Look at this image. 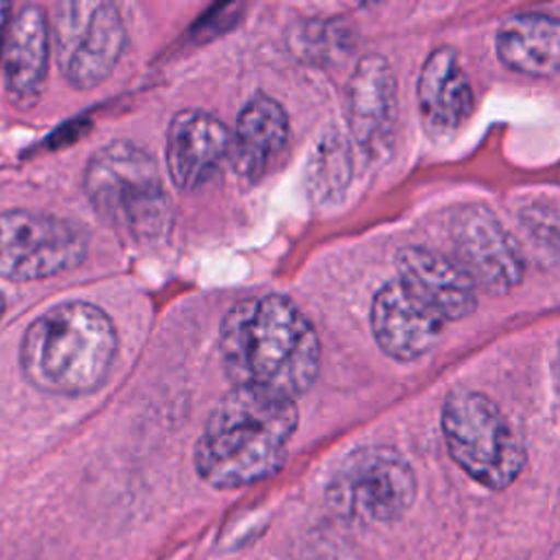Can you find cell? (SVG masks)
Listing matches in <instances>:
<instances>
[{"mask_svg": "<svg viewBox=\"0 0 560 560\" xmlns=\"http://www.w3.org/2000/svg\"><path fill=\"white\" fill-rule=\"evenodd\" d=\"M289 142V116L269 94L252 96L238 112L230 140V162L236 175L256 182L282 155Z\"/></svg>", "mask_w": 560, "mask_h": 560, "instance_id": "2e32d148", "label": "cell"}, {"mask_svg": "<svg viewBox=\"0 0 560 560\" xmlns=\"http://www.w3.org/2000/svg\"><path fill=\"white\" fill-rule=\"evenodd\" d=\"M50 55V24L42 7L24 4L11 18L4 42L7 94L18 107H31L42 94Z\"/></svg>", "mask_w": 560, "mask_h": 560, "instance_id": "9a60e30c", "label": "cell"}, {"mask_svg": "<svg viewBox=\"0 0 560 560\" xmlns=\"http://www.w3.org/2000/svg\"><path fill=\"white\" fill-rule=\"evenodd\" d=\"M90 236L72 219L39 210L13 208L0 212V276L28 282L79 267Z\"/></svg>", "mask_w": 560, "mask_h": 560, "instance_id": "52a82bcc", "label": "cell"}, {"mask_svg": "<svg viewBox=\"0 0 560 560\" xmlns=\"http://www.w3.org/2000/svg\"><path fill=\"white\" fill-rule=\"evenodd\" d=\"M293 398L254 387H232L210 411L192 451L199 479L234 490L273 477L298 429Z\"/></svg>", "mask_w": 560, "mask_h": 560, "instance_id": "7a4b0ae2", "label": "cell"}, {"mask_svg": "<svg viewBox=\"0 0 560 560\" xmlns=\"http://www.w3.org/2000/svg\"><path fill=\"white\" fill-rule=\"evenodd\" d=\"M55 57L66 81L79 90L98 85L125 48V24L107 0H74L55 7L50 26Z\"/></svg>", "mask_w": 560, "mask_h": 560, "instance_id": "ba28073f", "label": "cell"}, {"mask_svg": "<svg viewBox=\"0 0 560 560\" xmlns=\"http://www.w3.org/2000/svg\"><path fill=\"white\" fill-rule=\"evenodd\" d=\"M118 350L109 315L83 300L50 306L22 335L20 365L42 392L83 396L103 385Z\"/></svg>", "mask_w": 560, "mask_h": 560, "instance_id": "3957f363", "label": "cell"}, {"mask_svg": "<svg viewBox=\"0 0 560 560\" xmlns=\"http://www.w3.org/2000/svg\"><path fill=\"white\" fill-rule=\"evenodd\" d=\"M346 116L352 140L370 155L383 153L396 131V79L383 55H365L350 74Z\"/></svg>", "mask_w": 560, "mask_h": 560, "instance_id": "8fae6325", "label": "cell"}, {"mask_svg": "<svg viewBox=\"0 0 560 560\" xmlns=\"http://www.w3.org/2000/svg\"><path fill=\"white\" fill-rule=\"evenodd\" d=\"M232 131L203 109H182L166 131V168L179 190L203 186L230 158Z\"/></svg>", "mask_w": 560, "mask_h": 560, "instance_id": "7c38bea8", "label": "cell"}, {"mask_svg": "<svg viewBox=\"0 0 560 560\" xmlns=\"http://www.w3.org/2000/svg\"><path fill=\"white\" fill-rule=\"evenodd\" d=\"M416 475L411 464L392 446L374 444L352 451L332 472L326 501L352 521H398L416 499Z\"/></svg>", "mask_w": 560, "mask_h": 560, "instance_id": "8992f818", "label": "cell"}, {"mask_svg": "<svg viewBox=\"0 0 560 560\" xmlns=\"http://www.w3.org/2000/svg\"><path fill=\"white\" fill-rule=\"evenodd\" d=\"M2 313H4V298H2V293H0V319H2Z\"/></svg>", "mask_w": 560, "mask_h": 560, "instance_id": "d6986e66", "label": "cell"}, {"mask_svg": "<svg viewBox=\"0 0 560 560\" xmlns=\"http://www.w3.org/2000/svg\"><path fill=\"white\" fill-rule=\"evenodd\" d=\"M83 190L94 210L125 238L155 243L173 223L171 199L151 153L129 140L101 147L83 171Z\"/></svg>", "mask_w": 560, "mask_h": 560, "instance_id": "277c9868", "label": "cell"}, {"mask_svg": "<svg viewBox=\"0 0 560 560\" xmlns=\"http://www.w3.org/2000/svg\"><path fill=\"white\" fill-rule=\"evenodd\" d=\"M219 357L232 387H254L295 400L319 374L322 346L300 306L269 293L245 298L223 315Z\"/></svg>", "mask_w": 560, "mask_h": 560, "instance_id": "6da1fadb", "label": "cell"}, {"mask_svg": "<svg viewBox=\"0 0 560 560\" xmlns=\"http://www.w3.org/2000/svg\"><path fill=\"white\" fill-rule=\"evenodd\" d=\"M442 433L453 462L488 490L508 488L525 466V446L486 394L455 389L442 405Z\"/></svg>", "mask_w": 560, "mask_h": 560, "instance_id": "5b68a950", "label": "cell"}, {"mask_svg": "<svg viewBox=\"0 0 560 560\" xmlns=\"http://www.w3.org/2000/svg\"><path fill=\"white\" fill-rule=\"evenodd\" d=\"M448 232L455 260L475 287L503 295L521 284L525 273L521 247L492 210L479 203L462 206L453 212Z\"/></svg>", "mask_w": 560, "mask_h": 560, "instance_id": "9c48e42d", "label": "cell"}, {"mask_svg": "<svg viewBox=\"0 0 560 560\" xmlns=\"http://www.w3.org/2000/svg\"><path fill=\"white\" fill-rule=\"evenodd\" d=\"M370 326L378 348L402 363L429 354L444 330V322L400 280L385 282L374 293Z\"/></svg>", "mask_w": 560, "mask_h": 560, "instance_id": "30bf717a", "label": "cell"}, {"mask_svg": "<svg viewBox=\"0 0 560 560\" xmlns=\"http://www.w3.org/2000/svg\"><path fill=\"white\" fill-rule=\"evenodd\" d=\"M418 109L431 133H451L462 127L475 107L470 79L453 46H438L418 74Z\"/></svg>", "mask_w": 560, "mask_h": 560, "instance_id": "5bb4252c", "label": "cell"}, {"mask_svg": "<svg viewBox=\"0 0 560 560\" xmlns=\"http://www.w3.org/2000/svg\"><path fill=\"white\" fill-rule=\"evenodd\" d=\"M9 24H11V4L0 0V59H2V52H4V42H7Z\"/></svg>", "mask_w": 560, "mask_h": 560, "instance_id": "ac0fdd59", "label": "cell"}, {"mask_svg": "<svg viewBox=\"0 0 560 560\" xmlns=\"http://www.w3.org/2000/svg\"><path fill=\"white\" fill-rule=\"evenodd\" d=\"M494 48L512 72L551 77L560 72V15L527 11L505 18L497 28Z\"/></svg>", "mask_w": 560, "mask_h": 560, "instance_id": "e0dca14e", "label": "cell"}, {"mask_svg": "<svg viewBox=\"0 0 560 560\" xmlns=\"http://www.w3.org/2000/svg\"><path fill=\"white\" fill-rule=\"evenodd\" d=\"M398 280L444 324L464 319L477 308L475 282L442 252L409 245L396 256Z\"/></svg>", "mask_w": 560, "mask_h": 560, "instance_id": "4fadbf2b", "label": "cell"}]
</instances>
